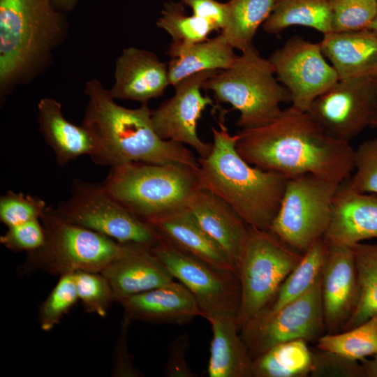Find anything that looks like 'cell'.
<instances>
[{"instance_id": "cell-1", "label": "cell", "mask_w": 377, "mask_h": 377, "mask_svg": "<svg viewBox=\"0 0 377 377\" xmlns=\"http://www.w3.org/2000/svg\"><path fill=\"white\" fill-rule=\"evenodd\" d=\"M237 134V150L248 163L286 178L312 174L341 184L353 172L350 142L333 138L291 105L273 121Z\"/></svg>"}, {"instance_id": "cell-2", "label": "cell", "mask_w": 377, "mask_h": 377, "mask_svg": "<svg viewBox=\"0 0 377 377\" xmlns=\"http://www.w3.org/2000/svg\"><path fill=\"white\" fill-rule=\"evenodd\" d=\"M84 93L88 102L82 125L96 138L95 163L111 168L130 163H179L196 170L198 161L191 151L156 133L147 103L134 109L121 106L96 79L86 83Z\"/></svg>"}, {"instance_id": "cell-3", "label": "cell", "mask_w": 377, "mask_h": 377, "mask_svg": "<svg viewBox=\"0 0 377 377\" xmlns=\"http://www.w3.org/2000/svg\"><path fill=\"white\" fill-rule=\"evenodd\" d=\"M212 128L210 153L198 158V185L229 205L251 228L269 230L275 218L287 179L248 163L237 151V134L232 135L223 123Z\"/></svg>"}, {"instance_id": "cell-4", "label": "cell", "mask_w": 377, "mask_h": 377, "mask_svg": "<svg viewBox=\"0 0 377 377\" xmlns=\"http://www.w3.org/2000/svg\"><path fill=\"white\" fill-rule=\"evenodd\" d=\"M52 0H0V94L31 81L52 62L68 23Z\"/></svg>"}, {"instance_id": "cell-5", "label": "cell", "mask_w": 377, "mask_h": 377, "mask_svg": "<svg viewBox=\"0 0 377 377\" xmlns=\"http://www.w3.org/2000/svg\"><path fill=\"white\" fill-rule=\"evenodd\" d=\"M40 220L45 242L27 253L22 266L24 272L41 271L59 276L80 271L101 272L114 260L148 247L122 244L71 223L51 206H47Z\"/></svg>"}, {"instance_id": "cell-6", "label": "cell", "mask_w": 377, "mask_h": 377, "mask_svg": "<svg viewBox=\"0 0 377 377\" xmlns=\"http://www.w3.org/2000/svg\"><path fill=\"white\" fill-rule=\"evenodd\" d=\"M202 89L212 91L217 102L228 103L239 112L237 126L241 129L273 121L283 111L281 104L290 101L269 60L253 45L241 52L228 68L209 77Z\"/></svg>"}, {"instance_id": "cell-7", "label": "cell", "mask_w": 377, "mask_h": 377, "mask_svg": "<svg viewBox=\"0 0 377 377\" xmlns=\"http://www.w3.org/2000/svg\"><path fill=\"white\" fill-rule=\"evenodd\" d=\"M103 184L145 221L186 208L200 188L195 170L179 163H130L114 166Z\"/></svg>"}, {"instance_id": "cell-8", "label": "cell", "mask_w": 377, "mask_h": 377, "mask_svg": "<svg viewBox=\"0 0 377 377\" xmlns=\"http://www.w3.org/2000/svg\"><path fill=\"white\" fill-rule=\"evenodd\" d=\"M302 256V253L269 230L251 228L237 266L240 302L236 321L239 329L272 304Z\"/></svg>"}, {"instance_id": "cell-9", "label": "cell", "mask_w": 377, "mask_h": 377, "mask_svg": "<svg viewBox=\"0 0 377 377\" xmlns=\"http://www.w3.org/2000/svg\"><path fill=\"white\" fill-rule=\"evenodd\" d=\"M339 184L312 174L288 178L269 230L303 254L325 235Z\"/></svg>"}, {"instance_id": "cell-10", "label": "cell", "mask_w": 377, "mask_h": 377, "mask_svg": "<svg viewBox=\"0 0 377 377\" xmlns=\"http://www.w3.org/2000/svg\"><path fill=\"white\" fill-rule=\"evenodd\" d=\"M71 194L55 208L64 219L122 244L151 248L161 238L145 221L115 199L102 184L75 179Z\"/></svg>"}, {"instance_id": "cell-11", "label": "cell", "mask_w": 377, "mask_h": 377, "mask_svg": "<svg viewBox=\"0 0 377 377\" xmlns=\"http://www.w3.org/2000/svg\"><path fill=\"white\" fill-rule=\"evenodd\" d=\"M150 251L193 294L200 316L236 318L240 302L237 272L211 264L163 239Z\"/></svg>"}, {"instance_id": "cell-12", "label": "cell", "mask_w": 377, "mask_h": 377, "mask_svg": "<svg viewBox=\"0 0 377 377\" xmlns=\"http://www.w3.org/2000/svg\"><path fill=\"white\" fill-rule=\"evenodd\" d=\"M321 279L305 294L274 312L263 311L246 322L239 334L252 359L280 343L317 341L323 335Z\"/></svg>"}, {"instance_id": "cell-13", "label": "cell", "mask_w": 377, "mask_h": 377, "mask_svg": "<svg viewBox=\"0 0 377 377\" xmlns=\"http://www.w3.org/2000/svg\"><path fill=\"white\" fill-rule=\"evenodd\" d=\"M276 78L288 91L291 106L307 112L312 102L339 80L325 59L320 43L300 36L288 38L268 58Z\"/></svg>"}, {"instance_id": "cell-14", "label": "cell", "mask_w": 377, "mask_h": 377, "mask_svg": "<svg viewBox=\"0 0 377 377\" xmlns=\"http://www.w3.org/2000/svg\"><path fill=\"white\" fill-rule=\"evenodd\" d=\"M373 78L339 80L312 102L307 112L331 136L350 142L369 126L374 101Z\"/></svg>"}, {"instance_id": "cell-15", "label": "cell", "mask_w": 377, "mask_h": 377, "mask_svg": "<svg viewBox=\"0 0 377 377\" xmlns=\"http://www.w3.org/2000/svg\"><path fill=\"white\" fill-rule=\"evenodd\" d=\"M218 71H208L188 76L174 86L175 94L151 111V121L156 133L163 140L187 145L199 157H206L212 143L202 141L197 126L207 106L213 100L201 93L204 82Z\"/></svg>"}, {"instance_id": "cell-16", "label": "cell", "mask_w": 377, "mask_h": 377, "mask_svg": "<svg viewBox=\"0 0 377 377\" xmlns=\"http://www.w3.org/2000/svg\"><path fill=\"white\" fill-rule=\"evenodd\" d=\"M321 276V297L325 330L341 331L355 307L358 286L351 246L329 244Z\"/></svg>"}, {"instance_id": "cell-17", "label": "cell", "mask_w": 377, "mask_h": 377, "mask_svg": "<svg viewBox=\"0 0 377 377\" xmlns=\"http://www.w3.org/2000/svg\"><path fill=\"white\" fill-rule=\"evenodd\" d=\"M114 82L109 90L114 99L147 103L163 96L170 85L168 66L152 52L124 48L115 62Z\"/></svg>"}, {"instance_id": "cell-18", "label": "cell", "mask_w": 377, "mask_h": 377, "mask_svg": "<svg viewBox=\"0 0 377 377\" xmlns=\"http://www.w3.org/2000/svg\"><path fill=\"white\" fill-rule=\"evenodd\" d=\"M323 238L329 244L348 246L377 238V195L357 192L346 181L340 184Z\"/></svg>"}, {"instance_id": "cell-19", "label": "cell", "mask_w": 377, "mask_h": 377, "mask_svg": "<svg viewBox=\"0 0 377 377\" xmlns=\"http://www.w3.org/2000/svg\"><path fill=\"white\" fill-rule=\"evenodd\" d=\"M186 208L237 269L251 227L224 200L205 189L199 188Z\"/></svg>"}, {"instance_id": "cell-20", "label": "cell", "mask_w": 377, "mask_h": 377, "mask_svg": "<svg viewBox=\"0 0 377 377\" xmlns=\"http://www.w3.org/2000/svg\"><path fill=\"white\" fill-rule=\"evenodd\" d=\"M120 304L131 321L184 325L200 316L194 296L179 281L133 295Z\"/></svg>"}, {"instance_id": "cell-21", "label": "cell", "mask_w": 377, "mask_h": 377, "mask_svg": "<svg viewBox=\"0 0 377 377\" xmlns=\"http://www.w3.org/2000/svg\"><path fill=\"white\" fill-rule=\"evenodd\" d=\"M145 222L161 239L216 266L237 272L228 254L199 226L186 208L152 217Z\"/></svg>"}, {"instance_id": "cell-22", "label": "cell", "mask_w": 377, "mask_h": 377, "mask_svg": "<svg viewBox=\"0 0 377 377\" xmlns=\"http://www.w3.org/2000/svg\"><path fill=\"white\" fill-rule=\"evenodd\" d=\"M39 130L54 151L59 165L84 155L91 158L97 149L94 135L87 128L68 121L62 113L61 105L53 98H43L38 103Z\"/></svg>"}, {"instance_id": "cell-23", "label": "cell", "mask_w": 377, "mask_h": 377, "mask_svg": "<svg viewBox=\"0 0 377 377\" xmlns=\"http://www.w3.org/2000/svg\"><path fill=\"white\" fill-rule=\"evenodd\" d=\"M323 36L322 52L339 80L377 76V36L371 29Z\"/></svg>"}, {"instance_id": "cell-24", "label": "cell", "mask_w": 377, "mask_h": 377, "mask_svg": "<svg viewBox=\"0 0 377 377\" xmlns=\"http://www.w3.org/2000/svg\"><path fill=\"white\" fill-rule=\"evenodd\" d=\"M143 247L114 260L101 273L109 281L115 302L170 283L174 277L163 263Z\"/></svg>"}, {"instance_id": "cell-25", "label": "cell", "mask_w": 377, "mask_h": 377, "mask_svg": "<svg viewBox=\"0 0 377 377\" xmlns=\"http://www.w3.org/2000/svg\"><path fill=\"white\" fill-rule=\"evenodd\" d=\"M212 339L207 366L209 377H253V359L239 334L236 318H209Z\"/></svg>"}, {"instance_id": "cell-26", "label": "cell", "mask_w": 377, "mask_h": 377, "mask_svg": "<svg viewBox=\"0 0 377 377\" xmlns=\"http://www.w3.org/2000/svg\"><path fill=\"white\" fill-rule=\"evenodd\" d=\"M223 34L202 42L184 46H170L168 54L170 84L202 71L228 68L237 57Z\"/></svg>"}, {"instance_id": "cell-27", "label": "cell", "mask_w": 377, "mask_h": 377, "mask_svg": "<svg viewBox=\"0 0 377 377\" xmlns=\"http://www.w3.org/2000/svg\"><path fill=\"white\" fill-rule=\"evenodd\" d=\"M292 26L312 28L323 35L332 32V11L327 0H276L263 24L264 31L277 34Z\"/></svg>"}, {"instance_id": "cell-28", "label": "cell", "mask_w": 377, "mask_h": 377, "mask_svg": "<svg viewBox=\"0 0 377 377\" xmlns=\"http://www.w3.org/2000/svg\"><path fill=\"white\" fill-rule=\"evenodd\" d=\"M308 342L295 339L280 343L253 359V377H307L312 367Z\"/></svg>"}, {"instance_id": "cell-29", "label": "cell", "mask_w": 377, "mask_h": 377, "mask_svg": "<svg viewBox=\"0 0 377 377\" xmlns=\"http://www.w3.org/2000/svg\"><path fill=\"white\" fill-rule=\"evenodd\" d=\"M327 253L328 244L323 238L314 242L284 280L272 304L263 311L274 312L310 290L321 279Z\"/></svg>"}, {"instance_id": "cell-30", "label": "cell", "mask_w": 377, "mask_h": 377, "mask_svg": "<svg viewBox=\"0 0 377 377\" xmlns=\"http://www.w3.org/2000/svg\"><path fill=\"white\" fill-rule=\"evenodd\" d=\"M351 247L355 255L358 295L354 311L341 331L350 330L377 316V244L358 243Z\"/></svg>"}, {"instance_id": "cell-31", "label": "cell", "mask_w": 377, "mask_h": 377, "mask_svg": "<svg viewBox=\"0 0 377 377\" xmlns=\"http://www.w3.org/2000/svg\"><path fill=\"white\" fill-rule=\"evenodd\" d=\"M276 0H229L228 22L221 33L234 49L242 52L253 45L258 27L272 12Z\"/></svg>"}, {"instance_id": "cell-32", "label": "cell", "mask_w": 377, "mask_h": 377, "mask_svg": "<svg viewBox=\"0 0 377 377\" xmlns=\"http://www.w3.org/2000/svg\"><path fill=\"white\" fill-rule=\"evenodd\" d=\"M316 347L357 361L377 354V316L348 330L322 335Z\"/></svg>"}, {"instance_id": "cell-33", "label": "cell", "mask_w": 377, "mask_h": 377, "mask_svg": "<svg viewBox=\"0 0 377 377\" xmlns=\"http://www.w3.org/2000/svg\"><path fill=\"white\" fill-rule=\"evenodd\" d=\"M156 26L172 38L170 46H184L202 42L213 31V24L194 15L186 14L183 3L170 1L164 3Z\"/></svg>"}, {"instance_id": "cell-34", "label": "cell", "mask_w": 377, "mask_h": 377, "mask_svg": "<svg viewBox=\"0 0 377 377\" xmlns=\"http://www.w3.org/2000/svg\"><path fill=\"white\" fill-rule=\"evenodd\" d=\"M332 11V32L369 29L377 15V0H327Z\"/></svg>"}, {"instance_id": "cell-35", "label": "cell", "mask_w": 377, "mask_h": 377, "mask_svg": "<svg viewBox=\"0 0 377 377\" xmlns=\"http://www.w3.org/2000/svg\"><path fill=\"white\" fill-rule=\"evenodd\" d=\"M79 300L74 274L60 276L38 313V322L43 331L52 330Z\"/></svg>"}, {"instance_id": "cell-36", "label": "cell", "mask_w": 377, "mask_h": 377, "mask_svg": "<svg viewBox=\"0 0 377 377\" xmlns=\"http://www.w3.org/2000/svg\"><path fill=\"white\" fill-rule=\"evenodd\" d=\"M79 300L88 313L101 317L106 316L109 308L115 302L112 288L101 272L80 271L74 273Z\"/></svg>"}, {"instance_id": "cell-37", "label": "cell", "mask_w": 377, "mask_h": 377, "mask_svg": "<svg viewBox=\"0 0 377 377\" xmlns=\"http://www.w3.org/2000/svg\"><path fill=\"white\" fill-rule=\"evenodd\" d=\"M353 172L346 180L353 190L377 195V137L367 140L354 149Z\"/></svg>"}, {"instance_id": "cell-38", "label": "cell", "mask_w": 377, "mask_h": 377, "mask_svg": "<svg viewBox=\"0 0 377 377\" xmlns=\"http://www.w3.org/2000/svg\"><path fill=\"white\" fill-rule=\"evenodd\" d=\"M47 206L38 196L8 191L0 198V221L9 228L40 219Z\"/></svg>"}, {"instance_id": "cell-39", "label": "cell", "mask_w": 377, "mask_h": 377, "mask_svg": "<svg viewBox=\"0 0 377 377\" xmlns=\"http://www.w3.org/2000/svg\"><path fill=\"white\" fill-rule=\"evenodd\" d=\"M312 377H364L360 361L350 359L339 353L311 348Z\"/></svg>"}, {"instance_id": "cell-40", "label": "cell", "mask_w": 377, "mask_h": 377, "mask_svg": "<svg viewBox=\"0 0 377 377\" xmlns=\"http://www.w3.org/2000/svg\"><path fill=\"white\" fill-rule=\"evenodd\" d=\"M45 238L43 224L40 219H36L8 228L0 237V242L9 250L29 253L39 249Z\"/></svg>"}, {"instance_id": "cell-41", "label": "cell", "mask_w": 377, "mask_h": 377, "mask_svg": "<svg viewBox=\"0 0 377 377\" xmlns=\"http://www.w3.org/2000/svg\"><path fill=\"white\" fill-rule=\"evenodd\" d=\"M131 320L124 316L121 333L113 353L112 374L119 377H142L143 374L134 365L133 356L128 350L127 331Z\"/></svg>"}, {"instance_id": "cell-42", "label": "cell", "mask_w": 377, "mask_h": 377, "mask_svg": "<svg viewBox=\"0 0 377 377\" xmlns=\"http://www.w3.org/2000/svg\"><path fill=\"white\" fill-rule=\"evenodd\" d=\"M189 348V337L183 334L175 339L169 345L167 360L164 367L166 377H197L188 366L186 355Z\"/></svg>"}, {"instance_id": "cell-43", "label": "cell", "mask_w": 377, "mask_h": 377, "mask_svg": "<svg viewBox=\"0 0 377 377\" xmlns=\"http://www.w3.org/2000/svg\"><path fill=\"white\" fill-rule=\"evenodd\" d=\"M188 6L192 14L206 20L213 24L217 31H223L228 22V8L227 2L216 0H179Z\"/></svg>"}, {"instance_id": "cell-44", "label": "cell", "mask_w": 377, "mask_h": 377, "mask_svg": "<svg viewBox=\"0 0 377 377\" xmlns=\"http://www.w3.org/2000/svg\"><path fill=\"white\" fill-rule=\"evenodd\" d=\"M364 377H377V354L371 359H364L360 361Z\"/></svg>"}, {"instance_id": "cell-45", "label": "cell", "mask_w": 377, "mask_h": 377, "mask_svg": "<svg viewBox=\"0 0 377 377\" xmlns=\"http://www.w3.org/2000/svg\"><path fill=\"white\" fill-rule=\"evenodd\" d=\"M52 2L57 10L67 13L75 8L78 0H52Z\"/></svg>"}, {"instance_id": "cell-46", "label": "cell", "mask_w": 377, "mask_h": 377, "mask_svg": "<svg viewBox=\"0 0 377 377\" xmlns=\"http://www.w3.org/2000/svg\"><path fill=\"white\" fill-rule=\"evenodd\" d=\"M374 101L372 114L371 117L369 126L377 128V76L373 78Z\"/></svg>"}, {"instance_id": "cell-47", "label": "cell", "mask_w": 377, "mask_h": 377, "mask_svg": "<svg viewBox=\"0 0 377 377\" xmlns=\"http://www.w3.org/2000/svg\"><path fill=\"white\" fill-rule=\"evenodd\" d=\"M369 29H371L377 36V15L371 24Z\"/></svg>"}]
</instances>
